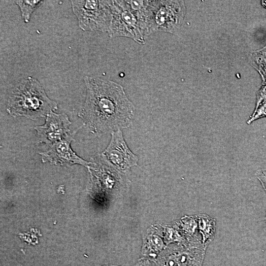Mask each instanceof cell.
<instances>
[{"label":"cell","mask_w":266,"mask_h":266,"mask_svg":"<svg viewBox=\"0 0 266 266\" xmlns=\"http://www.w3.org/2000/svg\"><path fill=\"white\" fill-rule=\"evenodd\" d=\"M86 96L78 116L93 133L113 132L130 126L135 107L119 84L85 76Z\"/></svg>","instance_id":"cell-1"},{"label":"cell","mask_w":266,"mask_h":266,"mask_svg":"<svg viewBox=\"0 0 266 266\" xmlns=\"http://www.w3.org/2000/svg\"><path fill=\"white\" fill-rule=\"evenodd\" d=\"M57 108V102L48 97L39 81L28 76L21 79L10 91L6 111L13 117L36 120L46 117Z\"/></svg>","instance_id":"cell-2"},{"label":"cell","mask_w":266,"mask_h":266,"mask_svg":"<svg viewBox=\"0 0 266 266\" xmlns=\"http://www.w3.org/2000/svg\"><path fill=\"white\" fill-rule=\"evenodd\" d=\"M111 8L109 36L126 37L144 44L147 36L139 13L130 7L126 0H111Z\"/></svg>","instance_id":"cell-3"},{"label":"cell","mask_w":266,"mask_h":266,"mask_svg":"<svg viewBox=\"0 0 266 266\" xmlns=\"http://www.w3.org/2000/svg\"><path fill=\"white\" fill-rule=\"evenodd\" d=\"M186 14L183 0H149V34L163 32L173 33L182 25Z\"/></svg>","instance_id":"cell-4"},{"label":"cell","mask_w":266,"mask_h":266,"mask_svg":"<svg viewBox=\"0 0 266 266\" xmlns=\"http://www.w3.org/2000/svg\"><path fill=\"white\" fill-rule=\"evenodd\" d=\"M111 0H70L79 27L84 31L108 33L112 19Z\"/></svg>","instance_id":"cell-5"},{"label":"cell","mask_w":266,"mask_h":266,"mask_svg":"<svg viewBox=\"0 0 266 266\" xmlns=\"http://www.w3.org/2000/svg\"><path fill=\"white\" fill-rule=\"evenodd\" d=\"M206 247L183 245L163 253L153 266H202Z\"/></svg>","instance_id":"cell-6"},{"label":"cell","mask_w":266,"mask_h":266,"mask_svg":"<svg viewBox=\"0 0 266 266\" xmlns=\"http://www.w3.org/2000/svg\"><path fill=\"white\" fill-rule=\"evenodd\" d=\"M71 122L65 113H56L52 111L46 117L45 123L34 128L39 143L50 146L68 136Z\"/></svg>","instance_id":"cell-7"},{"label":"cell","mask_w":266,"mask_h":266,"mask_svg":"<svg viewBox=\"0 0 266 266\" xmlns=\"http://www.w3.org/2000/svg\"><path fill=\"white\" fill-rule=\"evenodd\" d=\"M102 155L110 164L121 170L136 166L138 160L128 147L121 130L111 133V140Z\"/></svg>","instance_id":"cell-8"},{"label":"cell","mask_w":266,"mask_h":266,"mask_svg":"<svg viewBox=\"0 0 266 266\" xmlns=\"http://www.w3.org/2000/svg\"><path fill=\"white\" fill-rule=\"evenodd\" d=\"M75 133L76 132H72L67 137L53 144L47 151L39 152L42 161L56 165L69 166L79 164L89 167L91 162L78 156L71 147L70 144L74 140Z\"/></svg>","instance_id":"cell-9"},{"label":"cell","mask_w":266,"mask_h":266,"mask_svg":"<svg viewBox=\"0 0 266 266\" xmlns=\"http://www.w3.org/2000/svg\"><path fill=\"white\" fill-rule=\"evenodd\" d=\"M196 217L202 243L205 246L207 247L215 235L216 220L205 214H199Z\"/></svg>","instance_id":"cell-10"},{"label":"cell","mask_w":266,"mask_h":266,"mask_svg":"<svg viewBox=\"0 0 266 266\" xmlns=\"http://www.w3.org/2000/svg\"><path fill=\"white\" fill-rule=\"evenodd\" d=\"M252 66L263 78L266 76V46L252 53L250 57Z\"/></svg>","instance_id":"cell-11"},{"label":"cell","mask_w":266,"mask_h":266,"mask_svg":"<svg viewBox=\"0 0 266 266\" xmlns=\"http://www.w3.org/2000/svg\"><path fill=\"white\" fill-rule=\"evenodd\" d=\"M43 1V0H15V2L20 9L23 20L25 22L28 23L30 20L32 13L40 6Z\"/></svg>","instance_id":"cell-12"},{"label":"cell","mask_w":266,"mask_h":266,"mask_svg":"<svg viewBox=\"0 0 266 266\" xmlns=\"http://www.w3.org/2000/svg\"><path fill=\"white\" fill-rule=\"evenodd\" d=\"M264 117H266V100L263 101L254 109L252 115L247 120V124L250 125L255 120Z\"/></svg>","instance_id":"cell-13"},{"label":"cell","mask_w":266,"mask_h":266,"mask_svg":"<svg viewBox=\"0 0 266 266\" xmlns=\"http://www.w3.org/2000/svg\"><path fill=\"white\" fill-rule=\"evenodd\" d=\"M265 100H266V85L262 84L257 94L256 102L255 109L258 107L261 103Z\"/></svg>","instance_id":"cell-14"},{"label":"cell","mask_w":266,"mask_h":266,"mask_svg":"<svg viewBox=\"0 0 266 266\" xmlns=\"http://www.w3.org/2000/svg\"><path fill=\"white\" fill-rule=\"evenodd\" d=\"M256 175L266 193V169L258 170L256 172Z\"/></svg>","instance_id":"cell-15"},{"label":"cell","mask_w":266,"mask_h":266,"mask_svg":"<svg viewBox=\"0 0 266 266\" xmlns=\"http://www.w3.org/2000/svg\"><path fill=\"white\" fill-rule=\"evenodd\" d=\"M135 266H152L149 262L146 260L140 261Z\"/></svg>","instance_id":"cell-16"},{"label":"cell","mask_w":266,"mask_h":266,"mask_svg":"<svg viewBox=\"0 0 266 266\" xmlns=\"http://www.w3.org/2000/svg\"><path fill=\"white\" fill-rule=\"evenodd\" d=\"M261 1L262 5L266 8V0H262Z\"/></svg>","instance_id":"cell-17"},{"label":"cell","mask_w":266,"mask_h":266,"mask_svg":"<svg viewBox=\"0 0 266 266\" xmlns=\"http://www.w3.org/2000/svg\"><path fill=\"white\" fill-rule=\"evenodd\" d=\"M262 80H263L262 84L266 85V76L263 78H262Z\"/></svg>","instance_id":"cell-18"},{"label":"cell","mask_w":266,"mask_h":266,"mask_svg":"<svg viewBox=\"0 0 266 266\" xmlns=\"http://www.w3.org/2000/svg\"><path fill=\"white\" fill-rule=\"evenodd\" d=\"M115 266V265H107V266Z\"/></svg>","instance_id":"cell-19"},{"label":"cell","mask_w":266,"mask_h":266,"mask_svg":"<svg viewBox=\"0 0 266 266\" xmlns=\"http://www.w3.org/2000/svg\"><path fill=\"white\" fill-rule=\"evenodd\" d=\"M265 221L266 222V216H265Z\"/></svg>","instance_id":"cell-20"}]
</instances>
